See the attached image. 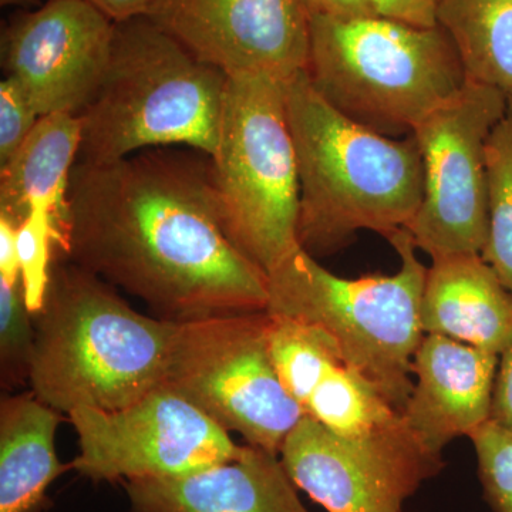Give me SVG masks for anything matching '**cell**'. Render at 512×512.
Here are the masks:
<instances>
[{
    "instance_id": "obj_1",
    "label": "cell",
    "mask_w": 512,
    "mask_h": 512,
    "mask_svg": "<svg viewBox=\"0 0 512 512\" xmlns=\"http://www.w3.org/2000/svg\"><path fill=\"white\" fill-rule=\"evenodd\" d=\"M56 251L168 322L268 305V275L225 232L202 153L165 147L111 163L77 161Z\"/></svg>"
},
{
    "instance_id": "obj_2",
    "label": "cell",
    "mask_w": 512,
    "mask_h": 512,
    "mask_svg": "<svg viewBox=\"0 0 512 512\" xmlns=\"http://www.w3.org/2000/svg\"><path fill=\"white\" fill-rule=\"evenodd\" d=\"M29 386L57 412H113L164 386L175 325L134 311L116 288L55 251L33 315Z\"/></svg>"
},
{
    "instance_id": "obj_3",
    "label": "cell",
    "mask_w": 512,
    "mask_h": 512,
    "mask_svg": "<svg viewBox=\"0 0 512 512\" xmlns=\"http://www.w3.org/2000/svg\"><path fill=\"white\" fill-rule=\"evenodd\" d=\"M298 161V242L313 258L346 247L359 231L389 239L423 201L424 171L413 134L384 136L323 99L306 72L286 83Z\"/></svg>"
},
{
    "instance_id": "obj_4",
    "label": "cell",
    "mask_w": 512,
    "mask_h": 512,
    "mask_svg": "<svg viewBox=\"0 0 512 512\" xmlns=\"http://www.w3.org/2000/svg\"><path fill=\"white\" fill-rule=\"evenodd\" d=\"M228 76L147 16L114 23L106 74L82 119L79 161L104 164L171 146L212 157Z\"/></svg>"
},
{
    "instance_id": "obj_5",
    "label": "cell",
    "mask_w": 512,
    "mask_h": 512,
    "mask_svg": "<svg viewBox=\"0 0 512 512\" xmlns=\"http://www.w3.org/2000/svg\"><path fill=\"white\" fill-rule=\"evenodd\" d=\"M400 256L394 275L340 278L301 247L268 275L266 312L315 326L340 359L402 413L413 390V357L426 333L420 305L427 268L406 228L387 239Z\"/></svg>"
},
{
    "instance_id": "obj_6",
    "label": "cell",
    "mask_w": 512,
    "mask_h": 512,
    "mask_svg": "<svg viewBox=\"0 0 512 512\" xmlns=\"http://www.w3.org/2000/svg\"><path fill=\"white\" fill-rule=\"evenodd\" d=\"M306 76L329 104L384 136L412 134L467 82L441 26L311 16Z\"/></svg>"
},
{
    "instance_id": "obj_7",
    "label": "cell",
    "mask_w": 512,
    "mask_h": 512,
    "mask_svg": "<svg viewBox=\"0 0 512 512\" xmlns=\"http://www.w3.org/2000/svg\"><path fill=\"white\" fill-rule=\"evenodd\" d=\"M286 83L228 76L220 140L210 158L225 232L266 275L299 248L301 187Z\"/></svg>"
},
{
    "instance_id": "obj_8",
    "label": "cell",
    "mask_w": 512,
    "mask_h": 512,
    "mask_svg": "<svg viewBox=\"0 0 512 512\" xmlns=\"http://www.w3.org/2000/svg\"><path fill=\"white\" fill-rule=\"evenodd\" d=\"M269 322L256 311L177 323L164 386L248 446L279 456L305 410L276 375Z\"/></svg>"
},
{
    "instance_id": "obj_9",
    "label": "cell",
    "mask_w": 512,
    "mask_h": 512,
    "mask_svg": "<svg viewBox=\"0 0 512 512\" xmlns=\"http://www.w3.org/2000/svg\"><path fill=\"white\" fill-rule=\"evenodd\" d=\"M511 100L467 80L414 128L424 171L423 201L406 229L431 259L481 254L488 231L487 144Z\"/></svg>"
},
{
    "instance_id": "obj_10",
    "label": "cell",
    "mask_w": 512,
    "mask_h": 512,
    "mask_svg": "<svg viewBox=\"0 0 512 512\" xmlns=\"http://www.w3.org/2000/svg\"><path fill=\"white\" fill-rule=\"evenodd\" d=\"M279 457L298 490L328 512H403L404 503L446 466L402 414L357 436L333 433L305 414Z\"/></svg>"
},
{
    "instance_id": "obj_11",
    "label": "cell",
    "mask_w": 512,
    "mask_h": 512,
    "mask_svg": "<svg viewBox=\"0 0 512 512\" xmlns=\"http://www.w3.org/2000/svg\"><path fill=\"white\" fill-rule=\"evenodd\" d=\"M67 416L80 444L70 467L97 483L185 476L234 460L245 448L167 386L121 410Z\"/></svg>"
},
{
    "instance_id": "obj_12",
    "label": "cell",
    "mask_w": 512,
    "mask_h": 512,
    "mask_svg": "<svg viewBox=\"0 0 512 512\" xmlns=\"http://www.w3.org/2000/svg\"><path fill=\"white\" fill-rule=\"evenodd\" d=\"M113 20L90 0H47L3 23L0 64L40 117L80 114L109 64Z\"/></svg>"
},
{
    "instance_id": "obj_13",
    "label": "cell",
    "mask_w": 512,
    "mask_h": 512,
    "mask_svg": "<svg viewBox=\"0 0 512 512\" xmlns=\"http://www.w3.org/2000/svg\"><path fill=\"white\" fill-rule=\"evenodd\" d=\"M147 18L227 76L289 82L308 67L311 15L302 0H156Z\"/></svg>"
},
{
    "instance_id": "obj_14",
    "label": "cell",
    "mask_w": 512,
    "mask_h": 512,
    "mask_svg": "<svg viewBox=\"0 0 512 512\" xmlns=\"http://www.w3.org/2000/svg\"><path fill=\"white\" fill-rule=\"evenodd\" d=\"M500 356L446 338L424 335L413 357L412 394L402 414L431 453L468 437L491 420Z\"/></svg>"
},
{
    "instance_id": "obj_15",
    "label": "cell",
    "mask_w": 512,
    "mask_h": 512,
    "mask_svg": "<svg viewBox=\"0 0 512 512\" xmlns=\"http://www.w3.org/2000/svg\"><path fill=\"white\" fill-rule=\"evenodd\" d=\"M124 487L131 512H308L281 457L248 444L227 463Z\"/></svg>"
},
{
    "instance_id": "obj_16",
    "label": "cell",
    "mask_w": 512,
    "mask_h": 512,
    "mask_svg": "<svg viewBox=\"0 0 512 512\" xmlns=\"http://www.w3.org/2000/svg\"><path fill=\"white\" fill-rule=\"evenodd\" d=\"M421 328L500 356L512 340V293L481 254L431 259Z\"/></svg>"
},
{
    "instance_id": "obj_17",
    "label": "cell",
    "mask_w": 512,
    "mask_h": 512,
    "mask_svg": "<svg viewBox=\"0 0 512 512\" xmlns=\"http://www.w3.org/2000/svg\"><path fill=\"white\" fill-rule=\"evenodd\" d=\"M80 147L79 114L40 117L15 157L0 167V217L19 227L30 211L40 208L55 218L63 239L70 175Z\"/></svg>"
},
{
    "instance_id": "obj_18",
    "label": "cell",
    "mask_w": 512,
    "mask_h": 512,
    "mask_svg": "<svg viewBox=\"0 0 512 512\" xmlns=\"http://www.w3.org/2000/svg\"><path fill=\"white\" fill-rule=\"evenodd\" d=\"M62 413L33 392L0 402V512H40L66 466L55 448Z\"/></svg>"
},
{
    "instance_id": "obj_19",
    "label": "cell",
    "mask_w": 512,
    "mask_h": 512,
    "mask_svg": "<svg viewBox=\"0 0 512 512\" xmlns=\"http://www.w3.org/2000/svg\"><path fill=\"white\" fill-rule=\"evenodd\" d=\"M437 23L453 40L467 80L512 100V0H441Z\"/></svg>"
},
{
    "instance_id": "obj_20",
    "label": "cell",
    "mask_w": 512,
    "mask_h": 512,
    "mask_svg": "<svg viewBox=\"0 0 512 512\" xmlns=\"http://www.w3.org/2000/svg\"><path fill=\"white\" fill-rule=\"evenodd\" d=\"M306 416L342 436H357L382 426L400 412L356 370L345 363L320 380L305 404Z\"/></svg>"
},
{
    "instance_id": "obj_21",
    "label": "cell",
    "mask_w": 512,
    "mask_h": 512,
    "mask_svg": "<svg viewBox=\"0 0 512 512\" xmlns=\"http://www.w3.org/2000/svg\"><path fill=\"white\" fill-rule=\"evenodd\" d=\"M268 330L269 355L286 392L305 404L320 380L342 359L332 339L315 326L271 315Z\"/></svg>"
},
{
    "instance_id": "obj_22",
    "label": "cell",
    "mask_w": 512,
    "mask_h": 512,
    "mask_svg": "<svg viewBox=\"0 0 512 512\" xmlns=\"http://www.w3.org/2000/svg\"><path fill=\"white\" fill-rule=\"evenodd\" d=\"M488 231L481 256L512 293V100L487 144Z\"/></svg>"
},
{
    "instance_id": "obj_23",
    "label": "cell",
    "mask_w": 512,
    "mask_h": 512,
    "mask_svg": "<svg viewBox=\"0 0 512 512\" xmlns=\"http://www.w3.org/2000/svg\"><path fill=\"white\" fill-rule=\"evenodd\" d=\"M35 320L26 303L22 279L0 278V379L6 390L29 382L35 348Z\"/></svg>"
},
{
    "instance_id": "obj_24",
    "label": "cell",
    "mask_w": 512,
    "mask_h": 512,
    "mask_svg": "<svg viewBox=\"0 0 512 512\" xmlns=\"http://www.w3.org/2000/svg\"><path fill=\"white\" fill-rule=\"evenodd\" d=\"M62 244V235L55 218L45 210H32L18 227V256L20 276L25 289L26 303L35 315L45 302L50 268L55 248Z\"/></svg>"
},
{
    "instance_id": "obj_25",
    "label": "cell",
    "mask_w": 512,
    "mask_h": 512,
    "mask_svg": "<svg viewBox=\"0 0 512 512\" xmlns=\"http://www.w3.org/2000/svg\"><path fill=\"white\" fill-rule=\"evenodd\" d=\"M470 440L484 500L494 512H512V430L490 420Z\"/></svg>"
},
{
    "instance_id": "obj_26",
    "label": "cell",
    "mask_w": 512,
    "mask_h": 512,
    "mask_svg": "<svg viewBox=\"0 0 512 512\" xmlns=\"http://www.w3.org/2000/svg\"><path fill=\"white\" fill-rule=\"evenodd\" d=\"M39 119L18 84L5 77L0 82V167L15 157Z\"/></svg>"
},
{
    "instance_id": "obj_27",
    "label": "cell",
    "mask_w": 512,
    "mask_h": 512,
    "mask_svg": "<svg viewBox=\"0 0 512 512\" xmlns=\"http://www.w3.org/2000/svg\"><path fill=\"white\" fill-rule=\"evenodd\" d=\"M441 0H373L376 15L420 28H434Z\"/></svg>"
},
{
    "instance_id": "obj_28",
    "label": "cell",
    "mask_w": 512,
    "mask_h": 512,
    "mask_svg": "<svg viewBox=\"0 0 512 512\" xmlns=\"http://www.w3.org/2000/svg\"><path fill=\"white\" fill-rule=\"evenodd\" d=\"M491 421L512 430V340L500 355Z\"/></svg>"
},
{
    "instance_id": "obj_29",
    "label": "cell",
    "mask_w": 512,
    "mask_h": 512,
    "mask_svg": "<svg viewBox=\"0 0 512 512\" xmlns=\"http://www.w3.org/2000/svg\"><path fill=\"white\" fill-rule=\"evenodd\" d=\"M311 16L357 19L375 16L373 0H302Z\"/></svg>"
},
{
    "instance_id": "obj_30",
    "label": "cell",
    "mask_w": 512,
    "mask_h": 512,
    "mask_svg": "<svg viewBox=\"0 0 512 512\" xmlns=\"http://www.w3.org/2000/svg\"><path fill=\"white\" fill-rule=\"evenodd\" d=\"M0 278L16 282L22 279L18 256V227L0 217Z\"/></svg>"
},
{
    "instance_id": "obj_31",
    "label": "cell",
    "mask_w": 512,
    "mask_h": 512,
    "mask_svg": "<svg viewBox=\"0 0 512 512\" xmlns=\"http://www.w3.org/2000/svg\"><path fill=\"white\" fill-rule=\"evenodd\" d=\"M113 22L148 16L156 0H90Z\"/></svg>"
},
{
    "instance_id": "obj_32",
    "label": "cell",
    "mask_w": 512,
    "mask_h": 512,
    "mask_svg": "<svg viewBox=\"0 0 512 512\" xmlns=\"http://www.w3.org/2000/svg\"><path fill=\"white\" fill-rule=\"evenodd\" d=\"M0 5L3 8L5 6H15L19 9H36L42 6V3H40V0H0Z\"/></svg>"
}]
</instances>
